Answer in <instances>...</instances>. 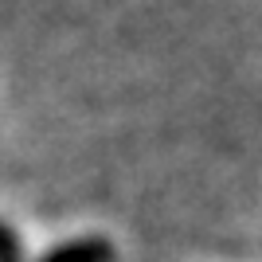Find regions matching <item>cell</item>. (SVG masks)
<instances>
[{
    "mask_svg": "<svg viewBox=\"0 0 262 262\" xmlns=\"http://www.w3.org/2000/svg\"><path fill=\"white\" fill-rule=\"evenodd\" d=\"M39 262H114V247L102 235H86V239H75L47 251Z\"/></svg>",
    "mask_w": 262,
    "mask_h": 262,
    "instance_id": "1",
    "label": "cell"
},
{
    "mask_svg": "<svg viewBox=\"0 0 262 262\" xmlns=\"http://www.w3.org/2000/svg\"><path fill=\"white\" fill-rule=\"evenodd\" d=\"M0 262H20V243L4 223H0Z\"/></svg>",
    "mask_w": 262,
    "mask_h": 262,
    "instance_id": "2",
    "label": "cell"
}]
</instances>
